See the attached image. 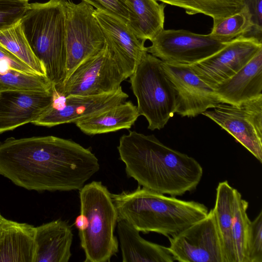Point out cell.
Listing matches in <instances>:
<instances>
[{
    "mask_svg": "<svg viewBox=\"0 0 262 262\" xmlns=\"http://www.w3.org/2000/svg\"><path fill=\"white\" fill-rule=\"evenodd\" d=\"M100 169L89 148L53 136L0 141V175L38 192L80 189Z\"/></svg>",
    "mask_w": 262,
    "mask_h": 262,
    "instance_id": "cell-1",
    "label": "cell"
},
{
    "mask_svg": "<svg viewBox=\"0 0 262 262\" xmlns=\"http://www.w3.org/2000/svg\"><path fill=\"white\" fill-rule=\"evenodd\" d=\"M117 149L128 177L154 191L181 196L195 189L203 170L193 158L162 143L154 135L129 130Z\"/></svg>",
    "mask_w": 262,
    "mask_h": 262,
    "instance_id": "cell-2",
    "label": "cell"
},
{
    "mask_svg": "<svg viewBox=\"0 0 262 262\" xmlns=\"http://www.w3.org/2000/svg\"><path fill=\"white\" fill-rule=\"evenodd\" d=\"M118 220H123L139 232H154L173 236L205 217L207 207L193 201L165 196L138 185L132 191L112 194Z\"/></svg>",
    "mask_w": 262,
    "mask_h": 262,
    "instance_id": "cell-3",
    "label": "cell"
},
{
    "mask_svg": "<svg viewBox=\"0 0 262 262\" xmlns=\"http://www.w3.org/2000/svg\"><path fill=\"white\" fill-rule=\"evenodd\" d=\"M20 23L46 77L53 85L62 83L67 75L65 1L29 4Z\"/></svg>",
    "mask_w": 262,
    "mask_h": 262,
    "instance_id": "cell-4",
    "label": "cell"
},
{
    "mask_svg": "<svg viewBox=\"0 0 262 262\" xmlns=\"http://www.w3.org/2000/svg\"><path fill=\"white\" fill-rule=\"evenodd\" d=\"M80 213L88 226L79 231L84 262H107L118 252L119 242L114 235L118 214L112 193L100 181H93L79 189Z\"/></svg>",
    "mask_w": 262,
    "mask_h": 262,
    "instance_id": "cell-5",
    "label": "cell"
},
{
    "mask_svg": "<svg viewBox=\"0 0 262 262\" xmlns=\"http://www.w3.org/2000/svg\"><path fill=\"white\" fill-rule=\"evenodd\" d=\"M139 114L148 129H161L177 110L175 90L162 66V60L147 53L129 77Z\"/></svg>",
    "mask_w": 262,
    "mask_h": 262,
    "instance_id": "cell-6",
    "label": "cell"
},
{
    "mask_svg": "<svg viewBox=\"0 0 262 262\" xmlns=\"http://www.w3.org/2000/svg\"><path fill=\"white\" fill-rule=\"evenodd\" d=\"M127 78L106 43L99 52L81 62L62 83L53 85V91L61 97L97 95L117 90Z\"/></svg>",
    "mask_w": 262,
    "mask_h": 262,
    "instance_id": "cell-7",
    "label": "cell"
},
{
    "mask_svg": "<svg viewBox=\"0 0 262 262\" xmlns=\"http://www.w3.org/2000/svg\"><path fill=\"white\" fill-rule=\"evenodd\" d=\"M65 4L66 79L81 62L99 52L106 41L93 6L82 1Z\"/></svg>",
    "mask_w": 262,
    "mask_h": 262,
    "instance_id": "cell-8",
    "label": "cell"
},
{
    "mask_svg": "<svg viewBox=\"0 0 262 262\" xmlns=\"http://www.w3.org/2000/svg\"><path fill=\"white\" fill-rule=\"evenodd\" d=\"M202 114L210 118L262 163V95L239 104L219 103Z\"/></svg>",
    "mask_w": 262,
    "mask_h": 262,
    "instance_id": "cell-9",
    "label": "cell"
},
{
    "mask_svg": "<svg viewBox=\"0 0 262 262\" xmlns=\"http://www.w3.org/2000/svg\"><path fill=\"white\" fill-rule=\"evenodd\" d=\"M150 41L148 53L164 62L187 66L208 58L229 42L183 29H163Z\"/></svg>",
    "mask_w": 262,
    "mask_h": 262,
    "instance_id": "cell-10",
    "label": "cell"
},
{
    "mask_svg": "<svg viewBox=\"0 0 262 262\" xmlns=\"http://www.w3.org/2000/svg\"><path fill=\"white\" fill-rule=\"evenodd\" d=\"M167 238L175 261L225 262L212 209L205 217Z\"/></svg>",
    "mask_w": 262,
    "mask_h": 262,
    "instance_id": "cell-11",
    "label": "cell"
},
{
    "mask_svg": "<svg viewBox=\"0 0 262 262\" xmlns=\"http://www.w3.org/2000/svg\"><path fill=\"white\" fill-rule=\"evenodd\" d=\"M260 49L262 42L254 37L241 36L215 54L188 66L213 89L242 69Z\"/></svg>",
    "mask_w": 262,
    "mask_h": 262,
    "instance_id": "cell-12",
    "label": "cell"
},
{
    "mask_svg": "<svg viewBox=\"0 0 262 262\" xmlns=\"http://www.w3.org/2000/svg\"><path fill=\"white\" fill-rule=\"evenodd\" d=\"M128 95L121 86L107 93L91 96L61 97L53 91V100L46 111L32 123L52 127L79 120L126 101Z\"/></svg>",
    "mask_w": 262,
    "mask_h": 262,
    "instance_id": "cell-13",
    "label": "cell"
},
{
    "mask_svg": "<svg viewBox=\"0 0 262 262\" xmlns=\"http://www.w3.org/2000/svg\"><path fill=\"white\" fill-rule=\"evenodd\" d=\"M162 66L176 92V113L182 117H194L221 103L214 89L188 66L162 61Z\"/></svg>",
    "mask_w": 262,
    "mask_h": 262,
    "instance_id": "cell-14",
    "label": "cell"
},
{
    "mask_svg": "<svg viewBox=\"0 0 262 262\" xmlns=\"http://www.w3.org/2000/svg\"><path fill=\"white\" fill-rule=\"evenodd\" d=\"M53 100V86L48 91L0 92V134L33 123Z\"/></svg>",
    "mask_w": 262,
    "mask_h": 262,
    "instance_id": "cell-15",
    "label": "cell"
},
{
    "mask_svg": "<svg viewBox=\"0 0 262 262\" xmlns=\"http://www.w3.org/2000/svg\"><path fill=\"white\" fill-rule=\"evenodd\" d=\"M93 13L106 43L129 78L148 53L145 41L139 39L126 23L121 19L97 9H95Z\"/></svg>",
    "mask_w": 262,
    "mask_h": 262,
    "instance_id": "cell-16",
    "label": "cell"
},
{
    "mask_svg": "<svg viewBox=\"0 0 262 262\" xmlns=\"http://www.w3.org/2000/svg\"><path fill=\"white\" fill-rule=\"evenodd\" d=\"M213 89L222 103L239 104L262 95V49L236 74Z\"/></svg>",
    "mask_w": 262,
    "mask_h": 262,
    "instance_id": "cell-17",
    "label": "cell"
},
{
    "mask_svg": "<svg viewBox=\"0 0 262 262\" xmlns=\"http://www.w3.org/2000/svg\"><path fill=\"white\" fill-rule=\"evenodd\" d=\"M72 226L58 219L36 227L33 262H68L72 253Z\"/></svg>",
    "mask_w": 262,
    "mask_h": 262,
    "instance_id": "cell-18",
    "label": "cell"
},
{
    "mask_svg": "<svg viewBox=\"0 0 262 262\" xmlns=\"http://www.w3.org/2000/svg\"><path fill=\"white\" fill-rule=\"evenodd\" d=\"M35 227L7 220L0 223V262H33Z\"/></svg>",
    "mask_w": 262,
    "mask_h": 262,
    "instance_id": "cell-19",
    "label": "cell"
},
{
    "mask_svg": "<svg viewBox=\"0 0 262 262\" xmlns=\"http://www.w3.org/2000/svg\"><path fill=\"white\" fill-rule=\"evenodd\" d=\"M117 229L122 261H175L168 247L145 240L140 236L138 230L125 220H118Z\"/></svg>",
    "mask_w": 262,
    "mask_h": 262,
    "instance_id": "cell-20",
    "label": "cell"
},
{
    "mask_svg": "<svg viewBox=\"0 0 262 262\" xmlns=\"http://www.w3.org/2000/svg\"><path fill=\"white\" fill-rule=\"evenodd\" d=\"M140 116L137 105L124 101L89 116L75 123L88 135L105 134L129 129Z\"/></svg>",
    "mask_w": 262,
    "mask_h": 262,
    "instance_id": "cell-21",
    "label": "cell"
},
{
    "mask_svg": "<svg viewBox=\"0 0 262 262\" xmlns=\"http://www.w3.org/2000/svg\"><path fill=\"white\" fill-rule=\"evenodd\" d=\"M235 190L227 181L220 182L216 189L215 205L212 209L225 262H237L233 236Z\"/></svg>",
    "mask_w": 262,
    "mask_h": 262,
    "instance_id": "cell-22",
    "label": "cell"
},
{
    "mask_svg": "<svg viewBox=\"0 0 262 262\" xmlns=\"http://www.w3.org/2000/svg\"><path fill=\"white\" fill-rule=\"evenodd\" d=\"M126 1L130 11L126 24L139 39L151 41L164 29L166 4L156 0Z\"/></svg>",
    "mask_w": 262,
    "mask_h": 262,
    "instance_id": "cell-23",
    "label": "cell"
},
{
    "mask_svg": "<svg viewBox=\"0 0 262 262\" xmlns=\"http://www.w3.org/2000/svg\"><path fill=\"white\" fill-rule=\"evenodd\" d=\"M165 4L180 7L190 15L203 14L218 19L240 11L244 6L243 0H156Z\"/></svg>",
    "mask_w": 262,
    "mask_h": 262,
    "instance_id": "cell-24",
    "label": "cell"
},
{
    "mask_svg": "<svg viewBox=\"0 0 262 262\" xmlns=\"http://www.w3.org/2000/svg\"><path fill=\"white\" fill-rule=\"evenodd\" d=\"M0 45L36 73L45 76L43 67L32 51L23 32L20 20L7 29L0 30Z\"/></svg>",
    "mask_w": 262,
    "mask_h": 262,
    "instance_id": "cell-25",
    "label": "cell"
},
{
    "mask_svg": "<svg viewBox=\"0 0 262 262\" xmlns=\"http://www.w3.org/2000/svg\"><path fill=\"white\" fill-rule=\"evenodd\" d=\"M53 85L45 75L15 70L0 62V92L8 90L43 91Z\"/></svg>",
    "mask_w": 262,
    "mask_h": 262,
    "instance_id": "cell-26",
    "label": "cell"
},
{
    "mask_svg": "<svg viewBox=\"0 0 262 262\" xmlns=\"http://www.w3.org/2000/svg\"><path fill=\"white\" fill-rule=\"evenodd\" d=\"M213 20V27L209 34L223 42H229L236 37L245 36L252 28L250 16L245 5L238 12Z\"/></svg>",
    "mask_w": 262,
    "mask_h": 262,
    "instance_id": "cell-27",
    "label": "cell"
},
{
    "mask_svg": "<svg viewBox=\"0 0 262 262\" xmlns=\"http://www.w3.org/2000/svg\"><path fill=\"white\" fill-rule=\"evenodd\" d=\"M248 202L243 199L241 193L235 190L233 236L237 262H246V244L250 220L247 214Z\"/></svg>",
    "mask_w": 262,
    "mask_h": 262,
    "instance_id": "cell-28",
    "label": "cell"
},
{
    "mask_svg": "<svg viewBox=\"0 0 262 262\" xmlns=\"http://www.w3.org/2000/svg\"><path fill=\"white\" fill-rule=\"evenodd\" d=\"M246 262H262V211L250 222L246 244Z\"/></svg>",
    "mask_w": 262,
    "mask_h": 262,
    "instance_id": "cell-29",
    "label": "cell"
},
{
    "mask_svg": "<svg viewBox=\"0 0 262 262\" xmlns=\"http://www.w3.org/2000/svg\"><path fill=\"white\" fill-rule=\"evenodd\" d=\"M29 6L27 1L0 0V30L20 21Z\"/></svg>",
    "mask_w": 262,
    "mask_h": 262,
    "instance_id": "cell-30",
    "label": "cell"
},
{
    "mask_svg": "<svg viewBox=\"0 0 262 262\" xmlns=\"http://www.w3.org/2000/svg\"><path fill=\"white\" fill-rule=\"evenodd\" d=\"M97 10L113 15L125 23L129 18V9L126 0H82Z\"/></svg>",
    "mask_w": 262,
    "mask_h": 262,
    "instance_id": "cell-31",
    "label": "cell"
},
{
    "mask_svg": "<svg viewBox=\"0 0 262 262\" xmlns=\"http://www.w3.org/2000/svg\"><path fill=\"white\" fill-rule=\"evenodd\" d=\"M250 16L252 28L244 36L252 37L262 42V0H243Z\"/></svg>",
    "mask_w": 262,
    "mask_h": 262,
    "instance_id": "cell-32",
    "label": "cell"
},
{
    "mask_svg": "<svg viewBox=\"0 0 262 262\" xmlns=\"http://www.w3.org/2000/svg\"><path fill=\"white\" fill-rule=\"evenodd\" d=\"M0 62L5 63L17 71L30 74H37L1 45H0Z\"/></svg>",
    "mask_w": 262,
    "mask_h": 262,
    "instance_id": "cell-33",
    "label": "cell"
},
{
    "mask_svg": "<svg viewBox=\"0 0 262 262\" xmlns=\"http://www.w3.org/2000/svg\"><path fill=\"white\" fill-rule=\"evenodd\" d=\"M74 225L79 231H83L86 229L88 221L86 216L80 213L75 219Z\"/></svg>",
    "mask_w": 262,
    "mask_h": 262,
    "instance_id": "cell-34",
    "label": "cell"
},
{
    "mask_svg": "<svg viewBox=\"0 0 262 262\" xmlns=\"http://www.w3.org/2000/svg\"><path fill=\"white\" fill-rule=\"evenodd\" d=\"M3 217H4V216H2V215L1 214V212H0V223H1L2 220L3 219Z\"/></svg>",
    "mask_w": 262,
    "mask_h": 262,
    "instance_id": "cell-35",
    "label": "cell"
},
{
    "mask_svg": "<svg viewBox=\"0 0 262 262\" xmlns=\"http://www.w3.org/2000/svg\"><path fill=\"white\" fill-rule=\"evenodd\" d=\"M21 1H27V2H28V1H30V0H21Z\"/></svg>",
    "mask_w": 262,
    "mask_h": 262,
    "instance_id": "cell-36",
    "label": "cell"
},
{
    "mask_svg": "<svg viewBox=\"0 0 262 262\" xmlns=\"http://www.w3.org/2000/svg\"></svg>",
    "mask_w": 262,
    "mask_h": 262,
    "instance_id": "cell-37",
    "label": "cell"
}]
</instances>
